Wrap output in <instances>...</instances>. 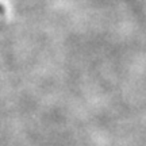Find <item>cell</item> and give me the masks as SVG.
Here are the masks:
<instances>
[]
</instances>
